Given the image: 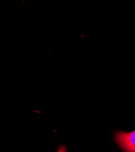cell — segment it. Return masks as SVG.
<instances>
[{
  "instance_id": "cell-1",
  "label": "cell",
  "mask_w": 135,
  "mask_h": 152,
  "mask_svg": "<svg viewBox=\"0 0 135 152\" xmlns=\"http://www.w3.org/2000/svg\"><path fill=\"white\" fill-rule=\"evenodd\" d=\"M115 139L124 152H135V130L131 132L117 130L115 133Z\"/></svg>"
}]
</instances>
